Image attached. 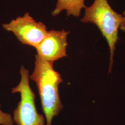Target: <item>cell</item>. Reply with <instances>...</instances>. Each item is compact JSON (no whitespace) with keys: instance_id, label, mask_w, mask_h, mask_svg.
I'll list each match as a JSON object with an SVG mask.
<instances>
[{"instance_id":"obj_7","label":"cell","mask_w":125,"mask_h":125,"mask_svg":"<svg viewBox=\"0 0 125 125\" xmlns=\"http://www.w3.org/2000/svg\"><path fill=\"white\" fill-rule=\"evenodd\" d=\"M1 104L0 103V107ZM0 125H13V119L10 114L6 113L0 109Z\"/></svg>"},{"instance_id":"obj_4","label":"cell","mask_w":125,"mask_h":125,"mask_svg":"<svg viewBox=\"0 0 125 125\" xmlns=\"http://www.w3.org/2000/svg\"><path fill=\"white\" fill-rule=\"evenodd\" d=\"M2 27L5 30L13 32L23 45L35 48L44 39L48 31L44 23L36 21L28 12L12 20L8 24H3Z\"/></svg>"},{"instance_id":"obj_1","label":"cell","mask_w":125,"mask_h":125,"mask_svg":"<svg viewBox=\"0 0 125 125\" xmlns=\"http://www.w3.org/2000/svg\"><path fill=\"white\" fill-rule=\"evenodd\" d=\"M53 62L35 55V67L29 78L38 88L46 125H52L54 116H58L63 107L59 98L58 86L63 82L61 75L53 69Z\"/></svg>"},{"instance_id":"obj_3","label":"cell","mask_w":125,"mask_h":125,"mask_svg":"<svg viewBox=\"0 0 125 125\" xmlns=\"http://www.w3.org/2000/svg\"><path fill=\"white\" fill-rule=\"evenodd\" d=\"M20 73L21 81L11 91L21 94V100L13 111V121L17 125H45L44 116L37 111L35 94L29 85V70L21 66Z\"/></svg>"},{"instance_id":"obj_5","label":"cell","mask_w":125,"mask_h":125,"mask_svg":"<svg viewBox=\"0 0 125 125\" xmlns=\"http://www.w3.org/2000/svg\"><path fill=\"white\" fill-rule=\"evenodd\" d=\"M69 33L63 29L48 31L44 39L35 48L37 55L53 62L67 56V36Z\"/></svg>"},{"instance_id":"obj_6","label":"cell","mask_w":125,"mask_h":125,"mask_svg":"<svg viewBox=\"0 0 125 125\" xmlns=\"http://www.w3.org/2000/svg\"><path fill=\"white\" fill-rule=\"evenodd\" d=\"M85 0H57L55 8L52 12V15L56 16L62 11L66 12L68 16L79 17L83 9L86 6Z\"/></svg>"},{"instance_id":"obj_2","label":"cell","mask_w":125,"mask_h":125,"mask_svg":"<svg viewBox=\"0 0 125 125\" xmlns=\"http://www.w3.org/2000/svg\"><path fill=\"white\" fill-rule=\"evenodd\" d=\"M123 15L112 9L107 0H94L93 4L85 8L81 22L95 25L107 41L110 50L108 73L112 72L114 58L118 40V31Z\"/></svg>"},{"instance_id":"obj_8","label":"cell","mask_w":125,"mask_h":125,"mask_svg":"<svg viewBox=\"0 0 125 125\" xmlns=\"http://www.w3.org/2000/svg\"><path fill=\"white\" fill-rule=\"evenodd\" d=\"M122 14L123 15V20L121 24L120 29L122 31H125V9Z\"/></svg>"}]
</instances>
